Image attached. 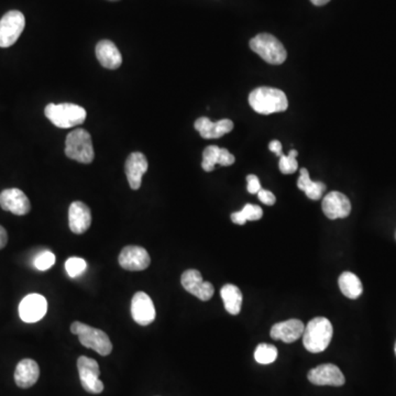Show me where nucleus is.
I'll return each instance as SVG.
<instances>
[{"instance_id":"c85d7f7f","label":"nucleus","mask_w":396,"mask_h":396,"mask_svg":"<svg viewBox=\"0 0 396 396\" xmlns=\"http://www.w3.org/2000/svg\"><path fill=\"white\" fill-rule=\"evenodd\" d=\"M65 270L71 278L75 279L82 275L87 270V262L82 258L73 257L65 262Z\"/></svg>"},{"instance_id":"9d476101","label":"nucleus","mask_w":396,"mask_h":396,"mask_svg":"<svg viewBox=\"0 0 396 396\" xmlns=\"http://www.w3.org/2000/svg\"><path fill=\"white\" fill-rule=\"evenodd\" d=\"M119 264L127 271H144L151 264L148 251L138 245L125 247L119 254Z\"/></svg>"},{"instance_id":"7c9ffc66","label":"nucleus","mask_w":396,"mask_h":396,"mask_svg":"<svg viewBox=\"0 0 396 396\" xmlns=\"http://www.w3.org/2000/svg\"><path fill=\"white\" fill-rule=\"evenodd\" d=\"M259 200L264 204L268 205V206H272V205L275 204V196H274L273 193L270 192V191H266V189H261L258 193Z\"/></svg>"},{"instance_id":"473e14b6","label":"nucleus","mask_w":396,"mask_h":396,"mask_svg":"<svg viewBox=\"0 0 396 396\" xmlns=\"http://www.w3.org/2000/svg\"><path fill=\"white\" fill-rule=\"evenodd\" d=\"M268 149H270V151L275 153L276 156H279V158L282 156V154H283V152H282V144L280 141H271V142H270V144H268Z\"/></svg>"},{"instance_id":"bb28decb","label":"nucleus","mask_w":396,"mask_h":396,"mask_svg":"<svg viewBox=\"0 0 396 396\" xmlns=\"http://www.w3.org/2000/svg\"><path fill=\"white\" fill-rule=\"evenodd\" d=\"M278 358V349L273 345L260 343L254 351V359L260 364H271Z\"/></svg>"},{"instance_id":"20e7f679","label":"nucleus","mask_w":396,"mask_h":396,"mask_svg":"<svg viewBox=\"0 0 396 396\" xmlns=\"http://www.w3.org/2000/svg\"><path fill=\"white\" fill-rule=\"evenodd\" d=\"M71 332L78 336L79 341L84 347L93 349L100 355H108L113 351L111 341L102 330L90 327V325L75 322L71 326Z\"/></svg>"},{"instance_id":"aec40b11","label":"nucleus","mask_w":396,"mask_h":396,"mask_svg":"<svg viewBox=\"0 0 396 396\" xmlns=\"http://www.w3.org/2000/svg\"><path fill=\"white\" fill-rule=\"evenodd\" d=\"M233 154L227 149L219 148L217 146H210L203 152L202 168L204 171L212 172L215 170L216 164L221 166H229L235 163Z\"/></svg>"},{"instance_id":"b1692460","label":"nucleus","mask_w":396,"mask_h":396,"mask_svg":"<svg viewBox=\"0 0 396 396\" xmlns=\"http://www.w3.org/2000/svg\"><path fill=\"white\" fill-rule=\"evenodd\" d=\"M297 187L304 191L306 196L313 200H320L325 191H326V185L324 183L312 181L310 173L306 169H301V175H299V181H297Z\"/></svg>"},{"instance_id":"72a5a7b5","label":"nucleus","mask_w":396,"mask_h":396,"mask_svg":"<svg viewBox=\"0 0 396 396\" xmlns=\"http://www.w3.org/2000/svg\"><path fill=\"white\" fill-rule=\"evenodd\" d=\"M8 243V235L7 231H6L5 228L3 226H0V250L5 248L6 245Z\"/></svg>"},{"instance_id":"a211bd4d","label":"nucleus","mask_w":396,"mask_h":396,"mask_svg":"<svg viewBox=\"0 0 396 396\" xmlns=\"http://www.w3.org/2000/svg\"><path fill=\"white\" fill-rule=\"evenodd\" d=\"M195 129L200 132L202 138L217 139L225 136L233 129V123L231 119L212 123L210 118L200 117L195 121Z\"/></svg>"},{"instance_id":"f3484780","label":"nucleus","mask_w":396,"mask_h":396,"mask_svg":"<svg viewBox=\"0 0 396 396\" xmlns=\"http://www.w3.org/2000/svg\"><path fill=\"white\" fill-rule=\"evenodd\" d=\"M92 225V212L83 202H73L69 208V229L76 235H82Z\"/></svg>"},{"instance_id":"c9c22d12","label":"nucleus","mask_w":396,"mask_h":396,"mask_svg":"<svg viewBox=\"0 0 396 396\" xmlns=\"http://www.w3.org/2000/svg\"><path fill=\"white\" fill-rule=\"evenodd\" d=\"M395 355H396V343H395Z\"/></svg>"},{"instance_id":"423d86ee","label":"nucleus","mask_w":396,"mask_h":396,"mask_svg":"<svg viewBox=\"0 0 396 396\" xmlns=\"http://www.w3.org/2000/svg\"><path fill=\"white\" fill-rule=\"evenodd\" d=\"M250 48L270 64H282L287 57L283 44L272 34H260L251 39Z\"/></svg>"},{"instance_id":"7ed1b4c3","label":"nucleus","mask_w":396,"mask_h":396,"mask_svg":"<svg viewBox=\"0 0 396 396\" xmlns=\"http://www.w3.org/2000/svg\"><path fill=\"white\" fill-rule=\"evenodd\" d=\"M46 118L59 128L67 129L82 125L86 119V110L75 104H49L44 109Z\"/></svg>"},{"instance_id":"4468645a","label":"nucleus","mask_w":396,"mask_h":396,"mask_svg":"<svg viewBox=\"0 0 396 396\" xmlns=\"http://www.w3.org/2000/svg\"><path fill=\"white\" fill-rule=\"evenodd\" d=\"M0 207L17 216L27 215L31 210L30 200L19 189H8L0 193Z\"/></svg>"},{"instance_id":"c756f323","label":"nucleus","mask_w":396,"mask_h":396,"mask_svg":"<svg viewBox=\"0 0 396 396\" xmlns=\"http://www.w3.org/2000/svg\"><path fill=\"white\" fill-rule=\"evenodd\" d=\"M55 264V256L51 251H43L34 259V264L39 271H48Z\"/></svg>"},{"instance_id":"393cba45","label":"nucleus","mask_w":396,"mask_h":396,"mask_svg":"<svg viewBox=\"0 0 396 396\" xmlns=\"http://www.w3.org/2000/svg\"><path fill=\"white\" fill-rule=\"evenodd\" d=\"M338 284H339L340 291L348 299H357L362 294V283L358 276L353 272H343L339 276Z\"/></svg>"},{"instance_id":"4be33fe9","label":"nucleus","mask_w":396,"mask_h":396,"mask_svg":"<svg viewBox=\"0 0 396 396\" xmlns=\"http://www.w3.org/2000/svg\"><path fill=\"white\" fill-rule=\"evenodd\" d=\"M96 57L102 67L108 69H116L123 63L121 52L114 42L102 40L96 46Z\"/></svg>"},{"instance_id":"6ab92c4d","label":"nucleus","mask_w":396,"mask_h":396,"mask_svg":"<svg viewBox=\"0 0 396 396\" xmlns=\"http://www.w3.org/2000/svg\"><path fill=\"white\" fill-rule=\"evenodd\" d=\"M305 325L299 320H289L278 322L271 328V337L274 340H282L283 343H292L302 337Z\"/></svg>"},{"instance_id":"6e6552de","label":"nucleus","mask_w":396,"mask_h":396,"mask_svg":"<svg viewBox=\"0 0 396 396\" xmlns=\"http://www.w3.org/2000/svg\"><path fill=\"white\" fill-rule=\"evenodd\" d=\"M77 369L83 389L88 393H102L104 383L100 380V370L97 361L82 355L77 360Z\"/></svg>"},{"instance_id":"412c9836","label":"nucleus","mask_w":396,"mask_h":396,"mask_svg":"<svg viewBox=\"0 0 396 396\" xmlns=\"http://www.w3.org/2000/svg\"><path fill=\"white\" fill-rule=\"evenodd\" d=\"M40 376L38 363L32 359H23L18 363L15 371V384L21 389H29L34 385Z\"/></svg>"},{"instance_id":"dca6fc26","label":"nucleus","mask_w":396,"mask_h":396,"mask_svg":"<svg viewBox=\"0 0 396 396\" xmlns=\"http://www.w3.org/2000/svg\"><path fill=\"white\" fill-rule=\"evenodd\" d=\"M149 164L146 156L141 152H133L127 158L125 165V175L131 189H139L142 183V177L148 171Z\"/></svg>"},{"instance_id":"39448f33","label":"nucleus","mask_w":396,"mask_h":396,"mask_svg":"<svg viewBox=\"0 0 396 396\" xmlns=\"http://www.w3.org/2000/svg\"><path fill=\"white\" fill-rule=\"evenodd\" d=\"M65 154L79 163H92L95 158L92 137L84 129L69 132L65 141Z\"/></svg>"},{"instance_id":"1a4fd4ad","label":"nucleus","mask_w":396,"mask_h":396,"mask_svg":"<svg viewBox=\"0 0 396 396\" xmlns=\"http://www.w3.org/2000/svg\"><path fill=\"white\" fill-rule=\"evenodd\" d=\"M182 287L189 293L196 296L200 301H210L215 293V289L210 282L203 280L202 274L197 270H187L182 274Z\"/></svg>"},{"instance_id":"2eb2a0df","label":"nucleus","mask_w":396,"mask_h":396,"mask_svg":"<svg viewBox=\"0 0 396 396\" xmlns=\"http://www.w3.org/2000/svg\"><path fill=\"white\" fill-rule=\"evenodd\" d=\"M322 207L326 217L332 220L348 217L351 212L350 200L340 192H330L326 195Z\"/></svg>"},{"instance_id":"2f4dec72","label":"nucleus","mask_w":396,"mask_h":396,"mask_svg":"<svg viewBox=\"0 0 396 396\" xmlns=\"http://www.w3.org/2000/svg\"><path fill=\"white\" fill-rule=\"evenodd\" d=\"M247 182H248V192L250 194H258L259 191L261 189L260 181H259L258 177L250 174L247 177Z\"/></svg>"},{"instance_id":"f257e3e1","label":"nucleus","mask_w":396,"mask_h":396,"mask_svg":"<svg viewBox=\"0 0 396 396\" xmlns=\"http://www.w3.org/2000/svg\"><path fill=\"white\" fill-rule=\"evenodd\" d=\"M249 104L261 115L282 113L289 107L287 95L278 88L259 87L249 95Z\"/></svg>"},{"instance_id":"9b49d317","label":"nucleus","mask_w":396,"mask_h":396,"mask_svg":"<svg viewBox=\"0 0 396 396\" xmlns=\"http://www.w3.org/2000/svg\"><path fill=\"white\" fill-rule=\"evenodd\" d=\"M48 302L46 297L40 294H29L19 305V315L21 320L28 324L39 322L46 316Z\"/></svg>"},{"instance_id":"f704fd0d","label":"nucleus","mask_w":396,"mask_h":396,"mask_svg":"<svg viewBox=\"0 0 396 396\" xmlns=\"http://www.w3.org/2000/svg\"><path fill=\"white\" fill-rule=\"evenodd\" d=\"M315 6H324L329 3L330 0H310Z\"/></svg>"},{"instance_id":"0eeeda50","label":"nucleus","mask_w":396,"mask_h":396,"mask_svg":"<svg viewBox=\"0 0 396 396\" xmlns=\"http://www.w3.org/2000/svg\"><path fill=\"white\" fill-rule=\"evenodd\" d=\"M26 27L22 13L11 11L0 19V48H9L17 42Z\"/></svg>"},{"instance_id":"f8f14e48","label":"nucleus","mask_w":396,"mask_h":396,"mask_svg":"<svg viewBox=\"0 0 396 396\" xmlns=\"http://www.w3.org/2000/svg\"><path fill=\"white\" fill-rule=\"evenodd\" d=\"M131 315L137 324L148 326L156 320V307L151 297L144 292H138L131 301Z\"/></svg>"},{"instance_id":"a878e982","label":"nucleus","mask_w":396,"mask_h":396,"mask_svg":"<svg viewBox=\"0 0 396 396\" xmlns=\"http://www.w3.org/2000/svg\"><path fill=\"white\" fill-rule=\"evenodd\" d=\"M262 216H264V210L260 206L247 204L240 212L231 214V220H233V223L237 224V225H245L248 220L254 221V220L261 219Z\"/></svg>"},{"instance_id":"f03ea898","label":"nucleus","mask_w":396,"mask_h":396,"mask_svg":"<svg viewBox=\"0 0 396 396\" xmlns=\"http://www.w3.org/2000/svg\"><path fill=\"white\" fill-rule=\"evenodd\" d=\"M332 325L325 317H315L303 332V343L308 353H320L327 349L332 339Z\"/></svg>"},{"instance_id":"5701e85b","label":"nucleus","mask_w":396,"mask_h":396,"mask_svg":"<svg viewBox=\"0 0 396 396\" xmlns=\"http://www.w3.org/2000/svg\"><path fill=\"white\" fill-rule=\"evenodd\" d=\"M226 310L231 315H238L243 306V293L233 284H226L220 291Z\"/></svg>"},{"instance_id":"cd10ccee","label":"nucleus","mask_w":396,"mask_h":396,"mask_svg":"<svg viewBox=\"0 0 396 396\" xmlns=\"http://www.w3.org/2000/svg\"><path fill=\"white\" fill-rule=\"evenodd\" d=\"M296 150H291L289 152V156H284L282 154L280 156L279 168L280 171L283 174H293L299 169V163L296 161L297 156Z\"/></svg>"},{"instance_id":"ddd939ff","label":"nucleus","mask_w":396,"mask_h":396,"mask_svg":"<svg viewBox=\"0 0 396 396\" xmlns=\"http://www.w3.org/2000/svg\"><path fill=\"white\" fill-rule=\"evenodd\" d=\"M307 378L315 385L320 386H341L346 382L343 372L337 366L332 363H326L312 369L307 374Z\"/></svg>"}]
</instances>
